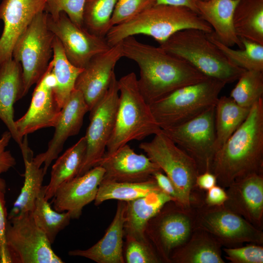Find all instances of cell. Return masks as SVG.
I'll return each mask as SVG.
<instances>
[{"label": "cell", "mask_w": 263, "mask_h": 263, "mask_svg": "<svg viewBox=\"0 0 263 263\" xmlns=\"http://www.w3.org/2000/svg\"><path fill=\"white\" fill-rule=\"evenodd\" d=\"M123 57L137 64L138 85L149 104L183 87L208 77L185 60L161 48L141 42L134 36L121 41Z\"/></svg>", "instance_id": "6da1fadb"}, {"label": "cell", "mask_w": 263, "mask_h": 263, "mask_svg": "<svg viewBox=\"0 0 263 263\" xmlns=\"http://www.w3.org/2000/svg\"><path fill=\"white\" fill-rule=\"evenodd\" d=\"M210 172L224 188L248 175L263 174V98L251 107L244 122L216 151Z\"/></svg>", "instance_id": "7a4b0ae2"}, {"label": "cell", "mask_w": 263, "mask_h": 263, "mask_svg": "<svg viewBox=\"0 0 263 263\" xmlns=\"http://www.w3.org/2000/svg\"><path fill=\"white\" fill-rule=\"evenodd\" d=\"M188 29L213 32L207 21L188 8L155 4L131 19L112 27L105 38L110 47L127 37L140 34L152 37L160 44L174 33Z\"/></svg>", "instance_id": "3957f363"}, {"label": "cell", "mask_w": 263, "mask_h": 263, "mask_svg": "<svg viewBox=\"0 0 263 263\" xmlns=\"http://www.w3.org/2000/svg\"><path fill=\"white\" fill-rule=\"evenodd\" d=\"M133 72L118 80L119 99L115 122L105 153L111 154L132 140L155 135L161 129L155 120L150 105L139 88Z\"/></svg>", "instance_id": "277c9868"}, {"label": "cell", "mask_w": 263, "mask_h": 263, "mask_svg": "<svg viewBox=\"0 0 263 263\" xmlns=\"http://www.w3.org/2000/svg\"><path fill=\"white\" fill-rule=\"evenodd\" d=\"M196 29L178 31L159 46L188 63L208 77L225 83L237 80L245 70L229 60L208 38Z\"/></svg>", "instance_id": "5b68a950"}, {"label": "cell", "mask_w": 263, "mask_h": 263, "mask_svg": "<svg viewBox=\"0 0 263 263\" xmlns=\"http://www.w3.org/2000/svg\"><path fill=\"white\" fill-rule=\"evenodd\" d=\"M139 148L172 182L179 194L180 205L195 207L203 202L199 193L201 190L195 183L199 174L196 162L162 130L150 141L140 144Z\"/></svg>", "instance_id": "8992f818"}, {"label": "cell", "mask_w": 263, "mask_h": 263, "mask_svg": "<svg viewBox=\"0 0 263 263\" xmlns=\"http://www.w3.org/2000/svg\"><path fill=\"white\" fill-rule=\"evenodd\" d=\"M226 84L208 77L183 87L149 104L151 112L161 130L179 125L215 106Z\"/></svg>", "instance_id": "52a82bcc"}, {"label": "cell", "mask_w": 263, "mask_h": 263, "mask_svg": "<svg viewBox=\"0 0 263 263\" xmlns=\"http://www.w3.org/2000/svg\"><path fill=\"white\" fill-rule=\"evenodd\" d=\"M47 13H39L16 42L12 58L22 69L24 96L45 73L53 54L55 37L47 25Z\"/></svg>", "instance_id": "ba28073f"}, {"label": "cell", "mask_w": 263, "mask_h": 263, "mask_svg": "<svg viewBox=\"0 0 263 263\" xmlns=\"http://www.w3.org/2000/svg\"><path fill=\"white\" fill-rule=\"evenodd\" d=\"M194 218V207L170 201L149 221L145 234L162 263H170L173 251L189 239L195 228Z\"/></svg>", "instance_id": "9c48e42d"}, {"label": "cell", "mask_w": 263, "mask_h": 263, "mask_svg": "<svg viewBox=\"0 0 263 263\" xmlns=\"http://www.w3.org/2000/svg\"><path fill=\"white\" fill-rule=\"evenodd\" d=\"M195 208V227L212 236L222 246L244 243L263 244V232L224 205L209 206L203 202Z\"/></svg>", "instance_id": "30bf717a"}, {"label": "cell", "mask_w": 263, "mask_h": 263, "mask_svg": "<svg viewBox=\"0 0 263 263\" xmlns=\"http://www.w3.org/2000/svg\"><path fill=\"white\" fill-rule=\"evenodd\" d=\"M6 242L10 263H64L35 223L31 212L8 219Z\"/></svg>", "instance_id": "8fae6325"}, {"label": "cell", "mask_w": 263, "mask_h": 263, "mask_svg": "<svg viewBox=\"0 0 263 263\" xmlns=\"http://www.w3.org/2000/svg\"><path fill=\"white\" fill-rule=\"evenodd\" d=\"M215 106L179 125L162 131L196 162L199 174L210 171L216 152Z\"/></svg>", "instance_id": "7c38bea8"}, {"label": "cell", "mask_w": 263, "mask_h": 263, "mask_svg": "<svg viewBox=\"0 0 263 263\" xmlns=\"http://www.w3.org/2000/svg\"><path fill=\"white\" fill-rule=\"evenodd\" d=\"M118 99V80L114 74L103 97L90 111V122L85 135L86 154L78 176L96 166L104 155L114 129Z\"/></svg>", "instance_id": "4fadbf2b"}, {"label": "cell", "mask_w": 263, "mask_h": 263, "mask_svg": "<svg viewBox=\"0 0 263 263\" xmlns=\"http://www.w3.org/2000/svg\"><path fill=\"white\" fill-rule=\"evenodd\" d=\"M47 21L49 29L61 43L67 58L77 68L83 69L93 57L111 47L105 38L78 26L64 12L56 18L47 13Z\"/></svg>", "instance_id": "5bb4252c"}, {"label": "cell", "mask_w": 263, "mask_h": 263, "mask_svg": "<svg viewBox=\"0 0 263 263\" xmlns=\"http://www.w3.org/2000/svg\"><path fill=\"white\" fill-rule=\"evenodd\" d=\"M52 59L33 93L30 106L26 113L15 120V126L21 139L24 136L39 129L55 127L60 116L61 108L54 94L55 79L52 73Z\"/></svg>", "instance_id": "9a60e30c"}, {"label": "cell", "mask_w": 263, "mask_h": 263, "mask_svg": "<svg viewBox=\"0 0 263 263\" xmlns=\"http://www.w3.org/2000/svg\"><path fill=\"white\" fill-rule=\"evenodd\" d=\"M123 57L121 41L93 57L78 75L75 89L83 94L89 112L103 97Z\"/></svg>", "instance_id": "2e32d148"}, {"label": "cell", "mask_w": 263, "mask_h": 263, "mask_svg": "<svg viewBox=\"0 0 263 263\" xmlns=\"http://www.w3.org/2000/svg\"><path fill=\"white\" fill-rule=\"evenodd\" d=\"M45 0H2L0 19L4 27L0 38V65L12 58L14 45L35 17L45 11Z\"/></svg>", "instance_id": "e0dca14e"}, {"label": "cell", "mask_w": 263, "mask_h": 263, "mask_svg": "<svg viewBox=\"0 0 263 263\" xmlns=\"http://www.w3.org/2000/svg\"><path fill=\"white\" fill-rule=\"evenodd\" d=\"M88 112L89 110L82 94L75 89L61 109L54 135L48 143L47 150L33 158L39 166L44 164L45 174L52 161L58 157L67 139L79 133Z\"/></svg>", "instance_id": "ac0fdd59"}, {"label": "cell", "mask_w": 263, "mask_h": 263, "mask_svg": "<svg viewBox=\"0 0 263 263\" xmlns=\"http://www.w3.org/2000/svg\"><path fill=\"white\" fill-rule=\"evenodd\" d=\"M96 166L105 170L103 180L120 182L145 181L161 170L147 155L136 153L128 144L111 154L105 153Z\"/></svg>", "instance_id": "d6986e66"}, {"label": "cell", "mask_w": 263, "mask_h": 263, "mask_svg": "<svg viewBox=\"0 0 263 263\" xmlns=\"http://www.w3.org/2000/svg\"><path fill=\"white\" fill-rule=\"evenodd\" d=\"M104 173L102 167L96 166L62 184L53 197L55 210L67 211L71 219H78L83 207L94 201Z\"/></svg>", "instance_id": "ffe728a7"}, {"label": "cell", "mask_w": 263, "mask_h": 263, "mask_svg": "<svg viewBox=\"0 0 263 263\" xmlns=\"http://www.w3.org/2000/svg\"><path fill=\"white\" fill-rule=\"evenodd\" d=\"M226 192L224 206L263 230V174H252L237 180Z\"/></svg>", "instance_id": "44dd1931"}, {"label": "cell", "mask_w": 263, "mask_h": 263, "mask_svg": "<svg viewBox=\"0 0 263 263\" xmlns=\"http://www.w3.org/2000/svg\"><path fill=\"white\" fill-rule=\"evenodd\" d=\"M126 203L118 201L114 218L103 237L86 249L71 250L72 256L82 257L97 263H124V225Z\"/></svg>", "instance_id": "7402d4cb"}, {"label": "cell", "mask_w": 263, "mask_h": 263, "mask_svg": "<svg viewBox=\"0 0 263 263\" xmlns=\"http://www.w3.org/2000/svg\"><path fill=\"white\" fill-rule=\"evenodd\" d=\"M23 96L22 67L11 58L0 65V119L19 147L23 139L19 137L15 126L14 105Z\"/></svg>", "instance_id": "603a6c76"}, {"label": "cell", "mask_w": 263, "mask_h": 263, "mask_svg": "<svg viewBox=\"0 0 263 263\" xmlns=\"http://www.w3.org/2000/svg\"><path fill=\"white\" fill-rule=\"evenodd\" d=\"M240 0H200L197 3L199 15L212 28V34L223 44L232 47L244 46L233 25L235 8Z\"/></svg>", "instance_id": "cb8c5ba5"}, {"label": "cell", "mask_w": 263, "mask_h": 263, "mask_svg": "<svg viewBox=\"0 0 263 263\" xmlns=\"http://www.w3.org/2000/svg\"><path fill=\"white\" fill-rule=\"evenodd\" d=\"M170 201L173 200L169 195L159 190L126 202L124 236L137 239L147 238L145 229L148 223L165 204Z\"/></svg>", "instance_id": "d4e9b609"}, {"label": "cell", "mask_w": 263, "mask_h": 263, "mask_svg": "<svg viewBox=\"0 0 263 263\" xmlns=\"http://www.w3.org/2000/svg\"><path fill=\"white\" fill-rule=\"evenodd\" d=\"M222 248L209 234L195 227L188 241L171 253L170 263H225Z\"/></svg>", "instance_id": "484cf974"}, {"label": "cell", "mask_w": 263, "mask_h": 263, "mask_svg": "<svg viewBox=\"0 0 263 263\" xmlns=\"http://www.w3.org/2000/svg\"><path fill=\"white\" fill-rule=\"evenodd\" d=\"M86 147L84 136L57 158L52 168L50 182L44 186L46 200L53 198L59 186L78 175L85 158Z\"/></svg>", "instance_id": "4316f807"}, {"label": "cell", "mask_w": 263, "mask_h": 263, "mask_svg": "<svg viewBox=\"0 0 263 263\" xmlns=\"http://www.w3.org/2000/svg\"><path fill=\"white\" fill-rule=\"evenodd\" d=\"M53 50L52 72L55 79L53 92L58 105L62 109L75 89L76 79L83 69L75 66L69 61L61 43L55 36Z\"/></svg>", "instance_id": "83f0119b"}, {"label": "cell", "mask_w": 263, "mask_h": 263, "mask_svg": "<svg viewBox=\"0 0 263 263\" xmlns=\"http://www.w3.org/2000/svg\"><path fill=\"white\" fill-rule=\"evenodd\" d=\"M233 25L240 38L263 45V0H240L234 11Z\"/></svg>", "instance_id": "f1b7e54d"}, {"label": "cell", "mask_w": 263, "mask_h": 263, "mask_svg": "<svg viewBox=\"0 0 263 263\" xmlns=\"http://www.w3.org/2000/svg\"><path fill=\"white\" fill-rule=\"evenodd\" d=\"M250 109L239 106L229 96L219 97L215 106L216 151L244 122Z\"/></svg>", "instance_id": "f546056e"}, {"label": "cell", "mask_w": 263, "mask_h": 263, "mask_svg": "<svg viewBox=\"0 0 263 263\" xmlns=\"http://www.w3.org/2000/svg\"><path fill=\"white\" fill-rule=\"evenodd\" d=\"M161 190L152 176L145 181L120 182L102 180L100 183L94 205L96 206L109 200L128 202Z\"/></svg>", "instance_id": "4dcf8cb0"}, {"label": "cell", "mask_w": 263, "mask_h": 263, "mask_svg": "<svg viewBox=\"0 0 263 263\" xmlns=\"http://www.w3.org/2000/svg\"><path fill=\"white\" fill-rule=\"evenodd\" d=\"M25 166L24 182L20 192L14 203L8 219L19 214L32 212L36 199L41 191L43 177V168L33 160V155L23 157Z\"/></svg>", "instance_id": "1f68e13d"}, {"label": "cell", "mask_w": 263, "mask_h": 263, "mask_svg": "<svg viewBox=\"0 0 263 263\" xmlns=\"http://www.w3.org/2000/svg\"><path fill=\"white\" fill-rule=\"evenodd\" d=\"M48 201L44 197V186H42L31 214L37 226L52 244L58 233L69 224L71 217L67 211L59 212L53 209Z\"/></svg>", "instance_id": "d6a6232c"}, {"label": "cell", "mask_w": 263, "mask_h": 263, "mask_svg": "<svg viewBox=\"0 0 263 263\" xmlns=\"http://www.w3.org/2000/svg\"><path fill=\"white\" fill-rule=\"evenodd\" d=\"M207 34L209 39L235 65L247 71L263 72V45L241 38L244 48L234 50L220 42L212 33Z\"/></svg>", "instance_id": "836d02e7"}, {"label": "cell", "mask_w": 263, "mask_h": 263, "mask_svg": "<svg viewBox=\"0 0 263 263\" xmlns=\"http://www.w3.org/2000/svg\"><path fill=\"white\" fill-rule=\"evenodd\" d=\"M117 0H86L83 11V26L91 33L105 38Z\"/></svg>", "instance_id": "e575fe53"}, {"label": "cell", "mask_w": 263, "mask_h": 263, "mask_svg": "<svg viewBox=\"0 0 263 263\" xmlns=\"http://www.w3.org/2000/svg\"><path fill=\"white\" fill-rule=\"evenodd\" d=\"M229 97L239 106L250 109L263 95V72L245 70L238 79Z\"/></svg>", "instance_id": "d590c367"}, {"label": "cell", "mask_w": 263, "mask_h": 263, "mask_svg": "<svg viewBox=\"0 0 263 263\" xmlns=\"http://www.w3.org/2000/svg\"><path fill=\"white\" fill-rule=\"evenodd\" d=\"M124 258L127 263H161L162 261L147 238L137 239L124 236Z\"/></svg>", "instance_id": "8d00e7d4"}, {"label": "cell", "mask_w": 263, "mask_h": 263, "mask_svg": "<svg viewBox=\"0 0 263 263\" xmlns=\"http://www.w3.org/2000/svg\"><path fill=\"white\" fill-rule=\"evenodd\" d=\"M157 0H117L111 20V27L124 23L154 5Z\"/></svg>", "instance_id": "74e56055"}, {"label": "cell", "mask_w": 263, "mask_h": 263, "mask_svg": "<svg viewBox=\"0 0 263 263\" xmlns=\"http://www.w3.org/2000/svg\"><path fill=\"white\" fill-rule=\"evenodd\" d=\"M45 11L53 18L65 13L75 24L83 26V11L86 0H45Z\"/></svg>", "instance_id": "f35d334b"}, {"label": "cell", "mask_w": 263, "mask_h": 263, "mask_svg": "<svg viewBox=\"0 0 263 263\" xmlns=\"http://www.w3.org/2000/svg\"><path fill=\"white\" fill-rule=\"evenodd\" d=\"M263 245L249 244L244 246L224 247L225 258L231 263H263Z\"/></svg>", "instance_id": "ab89813d"}, {"label": "cell", "mask_w": 263, "mask_h": 263, "mask_svg": "<svg viewBox=\"0 0 263 263\" xmlns=\"http://www.w3.org/2000/svg\"><path fill=\"white\" fill-rule=\"evenodd\" d=\"M6 189L0 187V263H10L6 242V230L8 215L6 207L5 193Z\"/></svg>", "instance_id": "60d3db41"}, {"label": "cell", "mask_w": 263, "mask_h": 263, "mask_svg": "<svg viewBox=\"0 0 263 263\" xmlns=\"http://www.w3.org/2000/svg\"><path fill=\"white\" fill-rule=\"evenodd\" d=\"M12 138V135L8 130L4 132L0 137V175L7 172L16 164V160L10 151L6 150ZM0 187L6 189V183L0 177Z\"/></svg>", "instance_id": "b9f144b4"}, {"label": "cell", "mask_w": 263, "mask_h": 263, "mask_svg": "<svg viewBox=\"0 0 263 263\" xmlns=\"http://www.w3.org/2000/svg\"><path fill=\"white\" fill-rule=\"evenodd\" d=\"M152 177L160 189L169 195L174 202L179 204V194L171 180L162 170L155 172Z\"/></svg>", "instance_id": "7bdbcfd3"}, {"label": "cell", "mask_w": 263, "mask_h": 263, "mask_svg": "<svg viewBox=\"0 0 263 263\" xmlns=\"http://www.w3.org/2000/svg\"><path fill=\"white\" fill-rule=\"evenodd\" d=\"M227 198L225 188L217 184L207 190L204 202L209 206H220L224 205Z\"/></svg>", "instance_id": "ee69618b"}, {"label": "cell", "mask_w": 263, "mask_h": 263, "mask_svg": "<svg viewBox=\"0 0 263 263\" xmlns=\"http://www.w3.org/2000/svg\"><path fill=\"white\" fill-rule=\"evenodd\" d=\"M195 183L198 189L207 191L217 185V178L211 172L205 171L198 175Z\"/></svg>", "instance_id": "f6af8a7d"}, {"label": "cell", "mask_w": 263, "mask_h": 263, "mask_svg": "<svg viewBox=\"0 0 263 263\" xmlns=\"http://www.w3.org/2000/svg\"><path fill=\"white\" fill-rule=\"evenodd\" d=\"M199 0H157L155 4L184 7L198 14L197 3Z\"/></svg>", "instance_id": "bcb514c9"}, {"label": "cell", "mask_w": 263, "mask_h": 263, "mask_svg": "<svg viewBox=\"0 0 263 263\" xmlns=\"http://www.w3.org/2000/svg\"><path fill=\"white\" fill-rule=\"evenodd\" d=\"M0 261H1V255H0Z\"/></svg>", "instance_id": "7dc6e473"}]
</instances>
